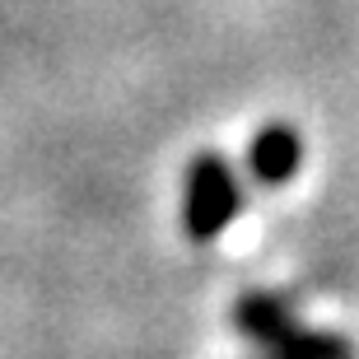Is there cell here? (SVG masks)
Masks as SVG:
<instances>
[{
    "mask_svg": "<svg viewBox=\"0 0 359 359\" xmlns=\"http://www.w3.org/2000/svg\"><path fill=\"white\" fill-rule=\"evenodd\" d=\"M243 210V182L224 154H196L182 177V233L191 243H215Z\"/></svg>",
    "mask_w": 359,
    "mask_h": 359,
    "instance_id": "1",
    "label": "cell"
},
{
    "mask_svg": "<svg viewBox=\"0 0 359 359\" xmlns=\"http://www.w3.org/2000/svg\"><path fill=\"white\" fill-rule=\"evenodd\" d=\"M271 359H359L355 341L336 332H313V327H299L290 341H280L271 350Z\"/></svg>",
    "mask_w": 359,
    "mask_h": 359,
    "instance_id": "4",
    "label": "cell"
},
{
    "mask_svg": "<svg viewBox=\"0 0 359 359\" xmlns=\"http://www.w3.org/2000/svg\"><path fill=\"white\" fill-rule=\"evenodd\" d=\"M266 359H271V355H266Z\"/></svg>",
    "mask_w": 359,
    "mask_h": 359,
    "instance_id": "5",
    "label": "cell"
},
{
    "mask_svg": "<svg viewBox=\"0 0 359 359\" xmlns=\"http://www.w3.org/2000/svg\"><path fill=\"white\" fill-rule=\"evenodd\" d=\"M299 163H304V135L294 131L290 121H266L252 135V145H248V173H252L257 187H266V191L294 182Z\"/></svg>",
    "mask_w": 359,
    "mask_h": 359,
    "instance_id": "3",
    "label": "cell"
},
{
    "mask_svg": "<svg viewBox=\"0 0 359 359\" xmlns=\"http://www.w3.org/2000/svg\"><path fill=\"white\" fill-rule=\"evenodd\" d=\"M229 322H233V332L248 336L252 346H262L266 355L280 346V341H290V336L304 327V322L294 318L290 299H285V294H271V290L243 294L238 304H233V313H229Z\"/></svg>",
    "mask_w": 359,
    "mask_h": 359,
    "instance_id": "2",
    "label": "cell"
}]
</instances>
